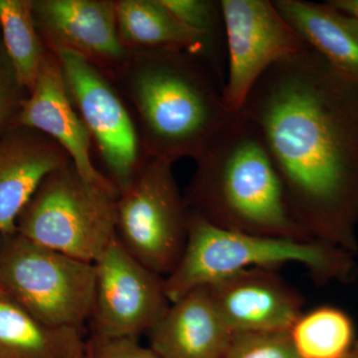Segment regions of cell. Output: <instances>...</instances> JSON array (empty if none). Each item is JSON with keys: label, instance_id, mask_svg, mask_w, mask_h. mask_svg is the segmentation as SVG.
Listing matches in <instances>:
<instances>
[{"label": "cell", "instance_id": "cell-5", "mask_svg": "<svg viewBox=\"0 0 358 358\" xmlns=\"http://www.w3.org/2000/svg\"><path fill=\"white\" fill-rule=\"evenodd\" d=\"M117 197L85 180L68 162L44 179L18 219L17 233L94 264L117 238Z\"/></svg>", "mask_w": 358, "mask_h": 358}, {"label": "cell", "instance_id": "cell-17", "mask_svg": "<svg viewBox=\"0 0 358 358\" xmlns=\"http://www.w3.org/2000/svg\"><path fill=\"white\" fill-rule=\"evenodd\" d=\"M115 9L120 39L127 50H181L204 63L201 35L176 17L162 0H115Z\"/></svg>", "mask_w": 358, "mask_h": 358}, {"label": "cell", "instance_id": "cell-11", "mask_svg": "<svg viewBox=\"0 0 358 358\" xmlns=\"http://www.w3.org/2000/svg\"><path fill=\"white\" fill-rule=\"evenodd\" d=\"M31 8L48 50L75 52L109 76L128 55L119 36L115 0H31Z\"/></svg>", "mask_w": 358, "mask_h": 358}, {"label": "cell", "instance_id": "cell-14", "mask_svg": "<svg viewBox=\"0 0 358 358\" xmlns=\"http://www.w3.org/2000/svg\"><path fill=\"white\" fill-rule=\"evenodd\" d=\"M57 143L13 127L0 138V234L17 233V221L45 178L70 162Z\"/></svg>", "mask_w": 358, "mask_h": 358}, {"label": "cell", "instance_id": "cell-3", "mask_svg": "<svg viewBox=\"0 0 358 358\" xmlns=\"http://www.w3.org/2000/svg\"><path fill=\"white\" fill-rule=\"evenodd\" d=\"M194 162L183 193L190 212L225 230L313 241L292 215L263 141L240 113Z\"/></svg>", "mask_w": 358, "mask_h": 358}, {"label": "cell", "instance_id": "cell-1", "mask_svg": "<svg viewBox=\"0 0 358 358\" xmlns=\"http://www.w3.org/2000/svg\"><path fill=\"white\" fill-rule=\"evenodd\" d=\"M279 173L292 215L334 246L358 219V78L305 50L273 66L240 110Z\"/></svg>", "mask_w": 358, "mask_h": 358}, {"label": "cell", "instance_id": "cell-21", "mask_svg": "<svg viewBox=\"0 0 358 358\" xmlns=\"http://www.w3.org/2000/svg\"><path fill=\"white\" fill-rule=\"evenodd\" d=\"M185 25L203 39L204 63L225 84L227 71L226 28L221 0H162Z\"/></svg>", "mask_w": 358, "mask_h": 358}, {"label": "cell", "instance_id": "cell-10", "mask_svg": "<svg viewBox=\"0 0 358 358\" xmlns=\"http://www.w3.org/2000/svg\"><path fill=\"white\" fill-rule=\"evenodd\" d=\"M94 266L95 294L89 320L92 336L138 338L171 306L164 278L134 259L117 238Z\"/></svg>", "mask_w": 358, "mask_h": 358}, {"label": "cell", "instance_id": "cell-24", "mask_svg": "<svg viewBox=\"0 0 358 358\" xmlns=\"http://www.w3.org/2000/svg\"><path fill=\"white\" fill-rule=\"evenodd\" d=\"M87 358H162L150 346L136 338H99L91 336L85 343Z\"/></svg>", "mask_w": 358, "mask_h": 358}, {"label": "cell", "instance_id": "cell-7", "mask_svg": "<svg viewBox=\"0 0 358 358\" xmlns=\"http://www.w3.org/2000/svg\"><path fill=\"white\" fill-rule=\"evenodd\" d=\"M173 164L145 155L117 199V241L143 266L166 278L182 256L190 210Z\"/></svg>", "mask_w": 358, "mask_h": 358}, {"label": "cell", "instance_id": "cell-16", "mask_svg": "<svg viewBox=\"0 0 358 358\" xmlns=\"http://www.w3.org/2000/svg\"><path fill=\"white\" fill-rule=\"evenodd\" d=\"M278 10L308 47L339 70L358 78V24L331 4L274 0Z\"/></svg>", "mask_w": 358, "mask_h": 358}, {"label": "cell", "instance_id": "cell-6", "mask_svg": "<svg viewBox=\"0 0 358 358\" xmlns=\"http://www.w3.org/2000/svg\"><path fill=\"white\" fill-rule=\"evenodd\" d=\"M6 237L0 287L49 327L81 331L91 317L95 266L26 239Z\"/></svg>", "mask_w": 358, "mask_h": 358}, {"label": "cell", "instance_id": "cell-18", "mask_svg": "<svg viewBox=\"0 0 358 358\" xmlns=\"http://www.w3.org/2000/svg\"><path fill=\"white\" fill-rule=\"evenodd\" d=\"M80 329L47 326L0 287V358H74Z\"/></svg>", "mask_w": 358, "mask_h": 358}, {"label": "cell", "instance_id": "cell-9", "mask_svg": "<svg viewBox=\"0 0 358 358\" xmlns=\"http://www.w3.org/2000/svg\"><path fill=\"white\" fill-rule=\"evenodd\" d=\"M226 28L227 71L223 96L239 113L263 75L308 45L270 0H221Z\"/></svg>", "mask_w": 358, "mask_h": 358}, {"label": "cell", "instance_id": "cell-15", "mask_svg": "<svg viewBox=\"0 0 358 358\" xmlns=\"http://www.w3.org/2000/svg\"><path fill=\"white\" fill-rule=\"evenodd\" d=\"M148 334L150 348L162 358H223L235 336L208 287L171 303Z\"/></svg>", "mask_w": 358, "mask_h": 358}, {"label": "cell", "instance_id": "cell-23", "mask_svg": "<svg viewBox=\"0 0 358 358\" xmlns=\"http://www.w3.org/2000/svg\"><path fill=\"white\" fill-rule=\"evenodd\" d=\"M28 94L0 40V138L15 126L21 105Z\"/></svg>", "mask_w": 358, "mask_h": 358}, {"label": "cell", "instance_id": "cell-27", "mask_svg": "<svg viewBox=\"0 0 358 358\" xmlns=\"http://www.w3.org/2000/svg\"><path fill=\"white\" fill-rule=\"evenodd\" d=\"M346 358H358V352H350V355H348Z\"/></svg>", "mask_w": 358, "mask_h": 358}, {"label": "cell", "instance_id": "cell-2", "mask_svg": "<svg viewBox=\"0 0 358 358\" xmlns=\"http://www.w3.org/2000/svg\"><path fill=\"white\" fill-rule=\"evenodd\" d=\"M110 77L133 110L145 155L173 164L196 159L236 115L217 77L188 52L129 51Z\"/></svg>", "mask_w": 358, "mask_h": 358}, {"label": "cell", "instance_id": "cell-28", "mask_svg": "<svg viewBox=\"0 0 358 358\" xmlns=\"http://www.w3.org/2000/svg\"><path fill=\"white\" fill-rule=\"evenodd\" d=\"M355 21H357V24H358V21H357V20H355Z\"/></svg>", "mask_w": 358, "mask_h": 358}, {"label": "cell", "instance_id": "cell-25", "mask_svg": "<svg viewBox=\"0 0 358 358\" xmlns=\"http://www.w3.org/2000/svg\"><path fill=\"white\" fill-rule=\"evenodd\" d=\"M341 13L358 21V0H331L327 1Z\"/></svg>", "mask_w": 358, "mask_h": 358}, {"label": "cell", "instance_id": "cell-26", "mask_svg": "<svg viewBox=\"0 0 358 358\" xmlns=\"http://www.w3.org/2000/svg\"><path fill=\"white\" fill-rule=\"evenodd\" d=\"M74 358H87L86 352H85V345L82 350H80L79 352L76 353V355H75Z\"/></svg>", "mask_w": 358, "mask_h": 358}, {"label": "cell", "instance_id": "cell-22", "mask_svg": "<svg viewBox=\"0 0 358 358\" xmlns=\"http://www.w3.org/2000/svg\"><path fill=\"white\" fill-rule=\"evenodd\" d=\"M223 358H301L289 331L235 334Z\"/></svg>", "mask_w": 358, "mask_h": 358}, {"label": "cell", "instance_id": "cell-20", "mask_svg": "<svg viewBox=\"0 0 358 358\" xmlns=\"http://www.w3.org/2000/svg\"><path fill=\"white\" fill-rule=\"evenodd\" d=\"M289 336L301 358H346L352 352L355 327L345 312L324 306L303 312Z\"/></svg>", "mask_w": 358, "mask_h": 358}, {"label": "cell", "instance_id": "cell-8", "mask_svg": "<svg viewBox=\"0 0 358 358\" xmlns=\"http://www.w3.org/2000/svg\"><path fill=\"white\" fill-rule=\"evenodd\" d=\"M57 56L71 99L88 129L107 178L121 192L131 183L143 157L138 127L112 78L80 54Z\"/></svg>", "mask_w": 358, "mask_h": 358}, {"label": "cell", "instance_id": "cell-19", "mask_svg": "<svg viewBox=\"0 0 358 358\" xmlns=\"http://www.w3.org/2000/svg\"><path fill=\"white\" fill-rule=\"evenodd\" d=\"M0 30L7 56L29 93L48 51L33 18L31 0H0Z\"/></svg>", "mask_w": 358, "mask_h": 358}, {"label": "cell", "instance_id": "cell-13", "mask_svg": "<svg viewBox=\"0 0 358 358\" xmlns=\"http://www.w3.org/2000/svg\"><path fill=\"white\" fill-rule=\"evenodd\" d=\"M207 287L235 334L289 331L303 313V296L277 268H247Z\"/></svg>", "mask_w": 358, "mask_h": 358}, {"label": "cell", "instance_id": "cell-4", "mask_svg": "<svg viewBox=\"0 0 358 358\" xmlns=\"http://www.w3.org/2000/svg\"><path fill=\"white\" fill-rule=\"evenodd\" d=\"M287 264L303 266L317 280L341 277L350 268L345 254L331 245L225 230L190 212L185 251L164 278L167 299L173 303L192 289L247 268H277Z\"/></svg>", "mask_w": 358, "mask_h": 358}, {"label": "cell", "instance_id": "cell-12", "mask_svg": "<svg viewBox=\"0 0 358 358\" xmlns=\"http://www.w3.org/2000/svg\"><path fill=\"white\" fill-rule=\"evenodd\" d=\"M14 127L48 136L67 152L85 180L119 195L114 183L94 164L91 134L72 102L60 63L53 52L47 51L36 82L23 101Z\"/></svg>", "mask_w": 358, "mask_h": 358}]
</instances>
